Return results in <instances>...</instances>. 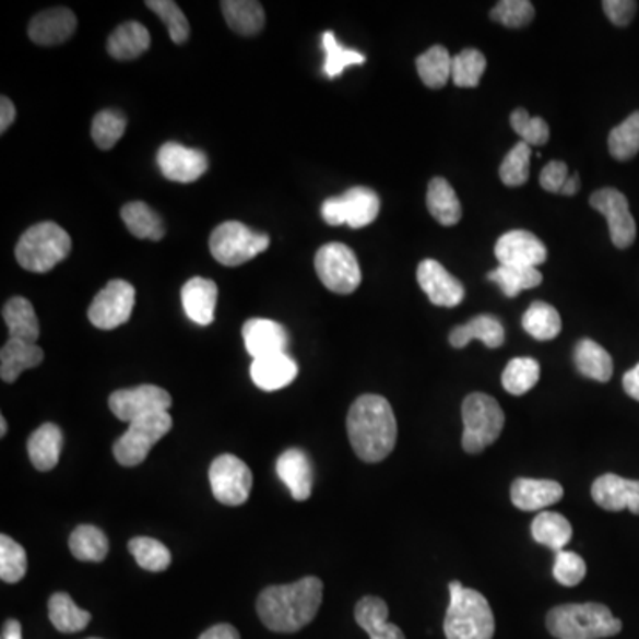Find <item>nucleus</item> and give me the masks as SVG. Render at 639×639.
<instances>
[{"label": "nucleus", "mask_w": 639, "mask_h": 639, "mask_svg": "<svg viewBox=\"0 0 639 639\" xmlns=\"http://www.w3.org/2000/svg\"><path fill=\"white\" fill-rule=\"evenodd\" d=\"M2 639H22V625H20L19 620H11L5 622L4 627H2Z\"/></svg>", "instance_id": "052dcab7"}, {"label": "nucleus", "mask_w": 639, "mask_h": 639, "mask_svg": "<svg viewBox=\"0 0 639 639\" xmlns=\"http://www.w3.org/2000/svg\"><path fill=\"white\" fill-rule=\"evenodd\" d=\"M564 494V487L554 480L517 478L510 487L511 502L522 511L544 510L561 501Z\"/></svg>", "instance_id": "4be33fe9"}, {"label": "nucleus", "mask_w": 639, "mask_h": 639, "mask_svg": "<svg viewBox=\"0 0 639 639\" xmlns=\"http://www.w3.org/2000/svg\"><path fill=\"white\" fill-rule=\"evenodd\" d=\"M510 125L528 146H544L549 142V125L542 118H531L530 113L522 107L511 113Z\"/></svg>", "instance_id": "3c124183"}, {"label": "nucleus", "mask_w": 639, "mask_h": 639, "mask_svg": "<svg viewBox=\"0 0 639 639\" xmlns=\"http://www.w3.org/2000/svg\"><path fill=\"white\" fill-rule=\"evenodd\" d=\"M199 639H240L238 630L229 624H218L210 627L209 630H204L203 635L199 636Z\"/></svg>", "instance_id": "4d7b16f0"}, {"label": "nucleus", "mask_w": 639, "mask_h": 639, "mask_svg": "<svg viewBox=\"0 0 639 639\" xmlns=\"http://www.w3.org/2000/svg\"><path fill=\"white\" fill-rule=\"evenodd\" d=\"M322 599L323 582L308 576L292 584L265 588L258 596L256 611L267 629L289 635L315 620Z\"/></svg>", "instance_id": "f257e3e1"}, {"label": "nucleus", "mask_w": 639, "mask_h": 639, "mask_svg": "<svg viewBox=\"0 0 639 639\" xmlns=\"http://www.w3.org/2000/svg\"><path fill=\"white\" fill-rule=\"evenodd\" d=\"M128 551L132 553L139 567L147 572H164L170 565V553L166 545L150 536H135L128 542Z\"/></svg>", "instance_id": "79ce46f5"}, {"label": "nucleus", "mask_w": 639, "mask_h": 639, "mask_svg": "<svg viewBox=\"0 0 639 639\" xmlns=\"http://www.w3.org/2000/svg\"><path fill=\"white\" fill-rule=\"evenodd\" d=\"M553 576L564 587H578L587 576V564L578 553L559 551L554 559Z\"/></svg>", "instance_id": "864d4df0"}, {"label": "nucleus", "mask_w": 639, "mask_h": 639, "mask_svg": "<svg viewBox=\"0 0 639 639\" xmlns=\"http://www.w3.org/2000/svg\"><path fill=\"white\" fill-rule=\"evenodd\" d=\"M522 327L531 338L539 341H551L561 332V317L558 309L547 303L531 304L522 315Z\"/></svg>", "instance_id": "ea45409f"}, {"label": "nucleus", "mask_w": 639, "mask_h": 639, "mask_svg": "<svg viewBox=\"0 0 639 639\" xmlns=\"http://www.w3.org/2000/svg\"><path fill=\"white\" fill-rule=\"evenodd\" d=\"M48 618L62 635H73L90 625L91 613L76 606L68 593L57 592L48 601Z\"/></svg>", "instance_id": "c9c22d12"}, {"label": "nucleus", "mask_w": 639, "mask_h": 639, "mask_svg": "<svg viewBox=\"0 0 639 639\" xmlns=\"http://www.w3.org/2000/svg\"><path fill=\"white\" fill-rule=\"evenodd\" d=\"M531 536L536 544L559 553L572 539V525L556 511H542L531 522Z\"/></svg>", "instance_id": "f704fd0d"}, {"label": "nucleus", "mask_w": 639, "mask_h": 639, "mask_svg": "<svg viewBox=\"0 0 639 639\" xmlns=\"http://www.w3.org/2000/svg\"><path fill=\"white\" fill-rule=\"evenodd\" d=\"M269 244L267 233H256L238 221H227L213 229L210 252L221 265L240 267L265 252Z\"/></svg>", "instance_id": "0eeeda50"}, {"label": "nucleus", "mask_w": 639, "mask_h": 639, "mask_svg": "<svg viewBox=\"0 0 639 639\" xmlns=\"http://www.w3.org/2000/svg\"><path fill=\"white\" fill-rule=\"evenodd\" d=\"M488 280L499 284L502 294L508 298L517 297L524 289L536 288L542 284V274L535 267L499 265L488 272Z\"/></svg>", "instance_id": "58836bf2"}, {"label": "nucleus", "mask_w": 639, "mask_h": 639, "mask_svg": "<svg viewBox=\"0 0 639 639\" xmlns=\"http://www.w3.org/2000/svg\"><path fill=\"white\" fill-rule=\"evenodd\" d=\"M147 8L166 24L170 39L176 45L187 42L190 36L189 20L185 16L180 5L173 0H147Z\"/></svg>", "instance_id": "09e8293b"}, {"label": "nucleus", "mask_w": 639, "mask_h": 639, "mask_svg": "<svg viewBox=\"0 0 639 639\" xmlns=\"http://www.w3.org/2000/svg\"><path fill=\"white\" fill-rule=\"evenodd\" d=\"M573 363L579 374L596 382H610L613 377V359L606 348H602L596 341H579L573 351Z\"/></svg>", "instance_id": "2f4dec72"}, {"label": "nucleus", "mask_w": 639, "mask_h": 639, "mask_svg": "<svg viewBox=\"0 0 639 639\" xmlns=\"http://www.w3.org/2000/svg\"><path fill=\"white\" fill-rule=\"evenodd\" d=\"M499 265L539 267L547 260L544 241L533 233L513 229L505 233L494 247Z\"/></svg>", "instance_id": "f3484780"}, {"label": "nucleus", "mask_w": 639, "mask_h": 639, "mask_svg": "<svg viewBox=\"0 0 639 639\" xmlns=\"http://www.w3.org/2000/svg\"><path fill=\"white\" fill-rule=\"evenodd\" d=\"M90 639H99V638H90Z\"/></svg>", "instance_id": "0e129e2a"}, {"label": "nucleus", "mask_w": 639, "mask_h": 639, "mask_svg": "<svg viewBox=\"0 0 639 639\" xmlns=\"http://www.w3.org/2000/svg\"><path fill=\"white\" fill-rule=\"evenodd\" d=\"M417 75L422 79L423 84L430 90H440L448 84L453 70V57L445 47L436 45L428 48L425 54L416 59Z\"/></svg>", "instance_id": "4c0bfd02"}, {"label": "nucleus", "mask_w": 639, "mask_h": 639, "mask_svg": "<svg viewBox=\"0 0 639 639\" xmlns=\"http://www.w3.org/2000/svg\"><path fill=\"white\" fill-rule=\"evenodd\" d=\"M602 8L613 24L618 25V27H627L635 19L638 4L632 0H606V2H602Z\"/></svg>", "instance_id": "6e6d98bb"}, {"label": "nucleus", "mask_w": 639, "mask_h": 639, "mask_svg": "<svg viewBox=\"0 0 639 639\" xmlns=\"http://www.w3.org/2000/svg\"><path fill=\"white\" fill-rule=\"evenodd\" d=\"M568 167L565 162L553 161L540 173V185L542 189L553 194H564L565 185H567Z\"/></svg>", "instance_id": "5fc2aeb1"}, {"label": "nucleus", "mask_w": 639, "mask_h": 639, "mask_svg": "<svg viewBox=\"0 0 639 639\" xmlns=\"http://www.w3.org/2000/svg\"><path fill=\"white\" fill-rule=\"evenodd\" d=\"M545 624L556 639L613 638L622 630V622L610 607L596 602L553 607Z\"/></svg>", "instance_id": "7ed1b4c3"}, {"label": "nucleus", "mask_w": 639, "mask_h": 639, "mask_svg": "<svg viewBox=\"0 0 639 639\" xmlns=\"http://www.w3.org/2000/svg\"><path fill=\"white\" fill-rule=\"evenodd\" d=\"M64 436L59 426L45 423L27 440V453L31 464L38 471H52L59 464Z\"/></svg>", "instance_id": "cd10ccee"}, {"label": "nucleus", "mask_w": 639, "mask_h": 639, "mask_svg": "<svg viewBox=\"0 0 639 639\" xmlns=\"http://www.w3.org/2000/svg\"><path fill=\"white\" fill-rule=\"evenodd\" d=\"M298 366L288 354L269 355L252 360L251 379L263 391H277L294 382Z\"/></svg>", "instance_id": "b1692460"}, {"label": "nucleus", "mask_w": 639, "mask_h": 639, "mask_svg": "<svg viewBox=\"0 0 639 639\" xmlns=\"http://www.w3.org/2000/svg\"><path fill=\"white\" fill-rule=\"evenodd\" d=\"M170 402L173 400L166 389L144 383L138 388L114 391L109 398V407L118 419L132 423L141 417L169 411Z\"/></svg>", "instance_id": "ddd939ff"}, {"label": "nucleus", "mask_w": 639, "mask_h": 639, "mask_svg": "<svg viewBox=\"0 0 639 639\" xmlns=\"http://www.w3.org/2000/svg\"><path fill=\"white\" fill-rule=\"evenodd\" d=\"M221 8L229 28L240 36H256L265 27V11L256 0H224Z\"/></svg>", "instance_id": "7c9ffc66"}, {"label": "nucleus", "mask_w": 639, "mask_h": 639, "mask_svg": "<svg viewBox=\"0 0 639 639\" xmlns=\"http://www.w3.org/2000/svg\"><path fill=\"white\" fill-rule=\"evenodd\" d=\"M217 284L204 277H192L181 288V304L185 312L198 326H210L217 306Z\"/></svg>", "instance_id": "5701e85b"}, {"label": "nucleus", "mask_w": 639, "mask_h": 639, "mask_svg": "<svg viewBox=\"0 0 639 639\" xmlns=\"http://www.w3.org/2000/svg\"><path fill=\"white\" fill-rule=\"evenodd\" d=\"M8 434V422H5V417H0V437H4Z\"/></svg>", "instance_id": "e2e57ef3"}, {"label": "nucleus", "mask_w": 639, "mask_h": 639, "mask_svg": "<svg viewBox=\"0 0 639 639\" xmlns=\"http://www.w3.org/2000/svg\"><path fill=\"white\" fill-rule=\"evenodd\" d=\"M241 336L252 360L269 357V355L286 354L289 343L286 329L269 318L247 320L241 329Z\"/></svg>", "instance_id": "a211bd4d"}, {"label": "nucleus", "mask_w": 639, "mask_h": 639, "mask_svg": "<svg viewBox=\"0 0 639 639\" xmlns=\"http://www.w3.org/2000/svg\"><path fill=\"white\" fill-rule=\"evenodd\" d=\"M462 448L468 453L478 454L493 446L505 428V412L496 398L485 393H471L462 403Z\"/></svg>", "instance_id": "423d86ee"}, {"label": "nucleus", "mask_w": 639, "mask_h": 639, "mask_svg": "<svg viewBox=\"0 0 639 639\" xmlns=\"http://www.w3.org/2000/svg\"><path fill=\"white\" fill-rule=\"evenodd\" d=\"M622 383H624L625 393L629 394L630 398H635L636 402H639V363L624 375Z\"/></svg>", "instance_id": "bf43d9fd"}, {"label": "nucleus", "mask_w": 639, "mask_h": 639, "mask_svg": "<svg viewBox=\"0 0 639 639\" xmlns=\"http://www.w3.org/2000/svg\"><path fill=\"white\" fill-rule=\"evenodd\" d=\"M426 206H428L431 217L436 218L437 223L442 224V226H454L462 218V204H460L459 196L454 192L450 181L440 178V176L431 178L430 184H428Z\"/></svg>", "instance_id": "c756f323"}, {"label": "nucleus", "mask_w": 639, "mask_h": 639, "mask_svg": "<svg viewBox=\"0 0 639 639\" xmlns=\"http://www.w3.org/2000/svg\"><path fill=\"white\" fill-rule=\"evenodd\" d=\"M417 284L431 304L440 308H457L465 298L464 284L436 260H423L417 267Z\"/></svg>", "instance_id": "dca6fc26"}, {"label": "nucleus", "mask_w": 639, "mask_h": 639, "mask_svg": "<svg viewBox=\"0 0 639 639\" xmlns=\"http://www.w3.org/2000/svg\"><path fill=\"white\" fill-rule=\"evenodd\" d=\"M315 269L318 277L327 289L334 294L351 295L359 288L360 274L359 261L351 247L345 244H327L318 249L315 256Z\"/></svg>", "instance_id": "1a4fd4ad"}, {"label": "nucleus", "mask_w": 639, "mask_h": 639, "mask_svg": "<svg viewBox=\"0 0 639 639\" xmlns=\"http://www.w3.org/2000/svg\"><path fill=\"white\" fill-rule=\"evenodd\" d=\"M322 47L326 50V62H323V73L329 79H336L340 76L345 68L357 67V64H365L366 56L352 50V48L341 47L338 43L336 34L327 31L322 34Z\"/></svg>", "instance_id": "37998d69"}, {"label": "nucleus", "mask_w": 639, "mask_h": 639, "mask_svg": "<svg viewBox=\"0 0 639 639\" xmlns=\"http://www.w3.org/2000/svg\"><path fill=\"white\" fill-rule=\"evenodd\" d=\"M210 487L218 502L240 507L249 499L252 487L251 469L235 454H221L210 465Z\"/></svg>", "instance_id": "9b49d317"}, {"label": "nucleus", "mask_w": 639, "mask_h": 639, "mask_svg": "<svg viewBox=\"0 0 639 639\" xmlns=\"http://www.w3.org/2000/svg\"><path fill=\"white\" fill-rule=\"evenodd\" d=\"M355 622L369 639H405L402 629L388 622V604L379 596H365L355 606Z\"/></svg>", "instance_id": "a878e982"}, {"label": "nucleus", "mask_w": 639, "mask_h": 639, "mask_svg": "<svg viewBox=\"0 0 639 639\" xmlns=\"http://www.w3.org/2000/svg\"><path fill=\"white\" fill-rule=\"evenodd\" d=\"M70 551L79 561L99 564L109 554V540L96 525L82 524L70 535Z\"/></svg>", "instance_id": "e433bc0d"}, {"label": "nucleus", "mask_w": 639, "mask_h": 639, "mask_svg": "<svg viewBox=\"0 0 639 639\" xmlns=\"http://www.w3.org/2000/svg\"><path fill=\"white\" fill-rule=\"evenodd\" d=\"M496 632L493 607L476 590L460 581L450 582V606L446 611V639H493Z\"/></svg>", "instance_id": "20e7f679"}, {"label": "nucleus", "mask_w": 639, "mask_h": 639, "mask_svg": "<svg viewBox=\"0 0 639 639\" xmlns=\"http://www.w3.org/2000/svg\"><path fill=\"white\" fill-rule=\"evenodd\" d=\"M127 130V118L118 110H102L96 114L91 125V135L99 150H110L123 138Z\"/></svg>", "instance_id": "49530a36"}, {"label": "nucleus", "mask_w": 639, "mask_h": 639, "mask_svg": "<svg viewBox=\"0 0 639 639\" xmlns=\"http://www.w3.org/2000/svg\"><path fill=\"white\" fill-rule=\"evenodd\" d=\"M473 340L482 341L487 348H499L505 343V327L493 315H480L450 332L453 348H464Z\"/></svg>", "instance_id": "bb28decb"}, {"label": "nucleus", "mask_w": 639, "mask_h": 639, "mask_svg": "<svg viewBox=\"0 0 639 639\" xmlns=\"http://www.w3.org/2000/svg\"><path fill=\"white\" fill-rule=\"evenodd\" d=\"M70 251V235L59 224L47 221L28 227L20 237L14 255L22 269L45 274L61 263Z\"/></svg>", "instance_id": "39448f33"}, {"label": "nucleus", "mask_w": 639, "mask_h": 639, "mask_svg": "<svg viewBox=\"0 0 639 639\" xmlns=\"http://www.w3.org/2000/svg\"><path fill=\"white\" fill-rule=\"evenodd\" d=\"M593 501L607 511H632L639 516V482L616 474H602L592 485Z\"/></svg>", "instance_id": "6ab92c4d"}, {"label": "nucleus", "mask_w": 639, "mask_h": 639, "mask_svg": "<svg viewBox=\"0 0 639 639\" xmlns=\"http://www.w3.org/2000/svg\"><path fill=\"white\" fill-rule=\"evenodd\" d=\"M43 357L45 354L36 343L10 338L0 351V377L5 383L16 382L20 375L27 369L38 368Z\"/></svg>", "instance_id": "393cba45"}, {"label": "nucleus", "mask_w": 639, "mask_h": 639, "mask_svg": "<svg viewBox=\"0 0 639 639\" xmlns=\"http://www.w3.org/2000/svg\"><path fill=\"white\" fill-rule=\"evenodd\" d=\"M27 573V554L11 536H0V579L4 582L22 581Z\"/></svg>", "instance_id": "de8ad7c7"}, {"label": "nucleus", "mask_w": 639, "mask_h": 639, "mask_svg": "<svg viewBox=\"0 0 639 639\" xmlns=\"http://www.w3.org/2000/svg\"><path fill=\"white\" fill-rule=\"evenodd\" d=\"M579 175H572L568 178L567 185H565L564 194L565 196H576L579 192Z\"/></svg>", "instance_id": "680f3d73"}, {"label": "nucleus", "mask_w": 639, "mask_h": 639, "mask_svg": "<svg viewBox=\"0 0 639 639\" xmlns=\"http://www.w3.org/2000/svg\"><path fill=\"white\" fill-rule=\"evenodd\" d=\"M76 28V16L68 8H54L36 14L28 24V38L39 47L68 42Z\"/></svg>", "instance_id": "aec40b11"}, {"label": "nucleus", "mask_w": 639, "mask_h": 639, "mask_svg": "<svg viewBox=\"0 0 639 639\" xmlns=\"http://www.w3.org/2000/svg\"><path fill=\"white\" fill-rule=\"evenodd\" d=\"M14 116H16V109L13 102L8 96H2L0 98V132L4 133L13 125Z\"/></svg>", "instance_id": "13d9d810"}, {"label": "nucleus", "mask_w": 639, "mask_h": 639, "mask_svg": "<svg viewBox=\"0 0 639 639\" xmlns=\"http://www.w3.org/2000/svg\"><path fill=\"white\" fill-rule=\"evenodd\" d=\"M611 155L616 161H630L639 153V110L630 114L624 123L613 128L607 139Z\"/></svg>", "instance_id": "c03bdc74"}, {"label": "nucleus", "mask_w": 639, "mask_h": 639, "mask_svg": "<svg viewBox=\"0 0 639 639\" xmlns=\"http://www.w3.org/2000/svg\"><path fill=\"white\" fill-rule=\"evenodd\" d=\"M156 164L164 178L178 184H192L209 170V158L201 150L181 146L178 142H166L158 150Z\"/></svg>", "instance_id": "2eb2a0df"}, {"label": "nucleus", "mask_w": 639, "mask_h": 639, "mask_svg": "<svg viewBox=\"0 0 639 639\" xmlns=\"http://www.w3.org/2000/svg\"><path fill=\"white\" fill-rule=\"evenodd\" d=\"M133 306H135V288L132 284L123 280H114L107 283V286L91 303L87 317L96 329L113 331L130 320Z\"/></svg>", "instance_id": "f8f14e48"}, {"label": "nucleus", "mask_w": 639, "mask_h": 639, "mask_svg": "<svg viewBox=\"0 0 639 639\" xmlns=\"http://www.w3.org/2000/svg\"><path fill=\"white\" fill-rule=\"evenodd\" d=\"M490 19L505 27H525L535 19V5L530 0H501L490 11Z\"/></svg>", "instance_id": "603ef678"}, {"label": "nucleus", "mask_w": 639, "mask_h": 639, "mask_svg": "<svg viewBox=\"0 0 639 639\" xmlns=\"http://www.w3.org/2000/svg\"><path fill=\"white\" fill-rule=\"evenodd\" d=\"M540 379L539 360L531 357H516L508 363L502 371V388L513 397H522L535 388Z\"/></svg>", "instance_id": "a19ab883"}, {"label": "nucleus", "mask_w": 639, "mask_h": 639, "mask_svg": "<svg viewBox=\"0 0 639 639\" xmlns=\"http://www.w3.org/2000/svg\"><path fill=\"white\" fill-rule=\"evenodd\" d=\"M5 326L10 331V338L14 340L36 343L39 338V322L34 311L33 304L27 298L13 297L4 304L2 309Z\"/></svg>", "instance_id": "473e14b6"}, {"label": "nucleus", "mask_w": 639, "mask_h": 639, "mask_svg": "<svg viewBox=\"0 0 639 639\" xmlns=\"http://www.w3.org/2000/svg\"><path fill=\"white\" fill-rule=\"evenodd\" d=\"M379 213V196L368 187H352L340 198L326 199L322 204V217L329 226L348 224L360 229L374 223Z\"/></svg>", "instance_id": "9d476101"}, {"label": "nucleus", "mask_w": 639, "mask_h": 639, "mask_svg": "<svg viewBox=\"0 0 639 639\" xmlns=\"http://www.w3.org/2000/svg\"><path fill=\"white\" fill-rule=\"evenodd\" d=\"M590 204L606 217L611 240L618 249H627L636 240V221L629 210V201L620 190L601 189L593 192Z\"/></svg>", "instance_id": "4468645a"}, {"label": "nucleus", "mask_w": 639, "mask_h": 639, "mask_svg": "<svg viewBox=\"0 0 639 639\" xmlns=\"http://www.w3.org/2000/svg\"><path fill=\"white\" fill-rule=\"evenodd\" d=\"M485 68H487L485 56L476 48H465L453 57L451 81L459 87H478Z\"/></svg>", "instance_id": "a18cd8bd"}, {"label": "nucleus", "mask_w": 639, "mask_h": 639, "mask_svg": "<svg viewBox=\"0 0 639 639\" xmlns=\"http://www.w3.org/2000/svg\"><path fill=\"white\" fill-rule=\"evenodd\" d=\"M346 431L360 460L377 464L397 446L398 426L391 403L379 394H363L352 403Z\"/></svg>", "instance_id": "f03ea898"}, {"label": "nucleus", "mask_w": 639, "mask_h": 639, "mask_svg": "<svg viewBox=\"0 0 639 639\" xmlns=\"http://www.w3.org/2000/svg\"><path fill=\"white\" fill-rule=\"evenodd\" d=\"M531 146L517 142L499 167V178L507 187H521L530 178Z\"/></svg>", "instance_id": "8fccbe9b"}, {"label": "nucleus", "mask_w": 639, "mask_h": 639, "mask_svg": "<svg viewBox=\"0 0 639 639\" xmlns=\"http://www.w3.org/2000/svg\"><path fill=\"white\" fill-rule=\"evenodd\" d=\"M275 471L295 501H308L315 480L308 454L298 448H289L275 462Z\"/></svg>", "instance_id": "412c9836"}, {"label": "nucleus", "mask_w": 639, "mask_h": 639, "mask_svg": "<svg viewBox=\"0 0 639 639\" xmlns=\"http://www.w3.org/2000/svg\"><path fill=\"white\" fill-rule=\"evenodd\" d=\"M121 218L128 232L141 240L158 241L166 235V227L162 223L161 215L142 201L125 204L121 209Z\"/></svg>", "instance_id": "72a5a7b5"}, {"label": "nucleus", "mask_w": 639, "mask_h": 639, "mask_svg": "<svg viewBox=\"0 0 639 639\" xmlns=\"http://www.w3.org/2000/svg\"><path fill=\"white\" fill-rule=\"evenodd\" d=\"M173 428L169 412L141 417L130 423L128 430L114 445V457L125 468H135L146 460L153 446Z\"/></svg>", "instance_id": "6e6552de"}, {"label": "nucleus", "mask_w": 639, "mask_h": 639, "mask_svg": "<svg viewBox=\"0 0 639 639\" xmlns=\"http://www.w3.org/2000/svg\"><path fill=\"white\" fill-rule=\"evenodd\" d=\"M152 45V36L139 22H125L109 36L107 52L118 61H132L146 52Z\"/></svg>", "instance_id": "c85d7f7f"}]
</instances>
